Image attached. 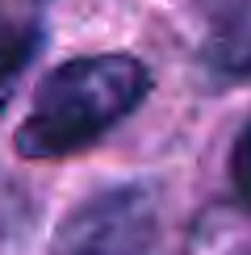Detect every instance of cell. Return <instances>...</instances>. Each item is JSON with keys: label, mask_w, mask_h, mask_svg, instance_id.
Listing matches in <instances>:
<instances>
[{"label": "cell", "mask_w": 251, "mask_h": 255, "mask_svg": "<svg viewBox=\"0 0 251 255\" xmlns=\"http://www.w3.org/2000/svg\"><path fill=\"white\" fill-rule=\"evenodd\" d=\"M159 235L155 197L138 184L105 188L59 222L50 255H151Z\"/></svg>", "instance_id": "2"}, {"label": "cell", "mask_w": 251, "mask_h": 255, "mask_svg": "<svg viewBox=\"0 0 251 255\" xmlns=\"http://www.w3.org/2000/svg\"><path fill=\"white\" fill-rule=\"evenodd\" d=\"M151 92V76L130 55H88L55 67L34 92V109L17 126V155L63 159L92 146Z\"/></svg>", "instance_id": "1"}, {"label": "cell", "mask_w": 251, "mask_h": 255, "mask_svg": "<svg viewBox=\"0 0 251 255\" xmlns=\"http://www.w3.org/2000/svg\"><path fill=\"white\" fill-rule=\"evenodd\" d=\"M38 25H21V21L0 13V109L13 101L21 71L38 55Z\"/></svg>", "instance_id": "4"}, {"label": "cell", "mask_w": 251, "mask_h": 255, "mask_svg": "<svg viewBox=\"0 0 251 255\" xmlns=\"http://www.w3.org/2000/svg\"><path fill=\"white\" fill-rule=\"evenodd\" d=\"M230 180H235V193L243 197V205L251 209V118L239 130V142L230 151Z\"/></svg>", "instance_id": "5"}, {"label": "cell", "mask_w": 251, "mask_h": 255, "mask_svg": "<svg viewBox=\"0 0 251 255\" xmlns=\"http://www.w3.org/2000/svg\"><path fill=\"white\" fill-rule=\"evenodd\" d=\"M205 67L218 80H247L251 76V13L230 17L205 42Z\"/></svg>", "instance_id": "3"}]
</instances>
